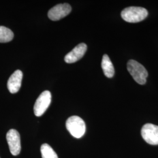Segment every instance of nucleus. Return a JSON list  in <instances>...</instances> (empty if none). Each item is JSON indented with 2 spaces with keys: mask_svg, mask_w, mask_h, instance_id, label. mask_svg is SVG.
<instances>
[{
  "mask_svg": "<svg viewBox=\"0 0 158 158\" xmlns=\"http://www.w3.org/2000/svg\"><path fill=\"white\" fill-rule=\"evenodd\" d=\"M72 11V7L68 4H60L53 6L48 12V17L52 21H58L67 16Z\"/></svg>",
  "mask_w": 158,
  "mask_h": 158,
  "instance_id": "0eeeda50",
  "label": "nucleus"
},
{
  "mask_svg": "<svg viewBox=\"0 0 158 158\" xmlns=\"http://www.w3.org/2000/svg\"><path fill=\"white\" fill-rule=\"evenodd\" d=\"M66 126L70 134L76 138H80L85 135V121L78 116L74 115L69 117L66 121Z\"/></svg>",
  "mask_w": 158,
  "mask_h": 158,
  "instance_id": "7ed1b4c3",
  "label": "nucleus"
},
{
  "mask_svg": "<svg viewBox=\"0 0 158 158\" xmlns=\"http://www.w3.org/2000/svg\"><path fill=\"white\" fill-rule=\"evenodd\" d=\"M102 67L105 76L108 78H111L114 75L115 70L110 57L107 55H104L102 57Z\"/></svg>",
  "mask_w": 158,
  "mask_h": 158,
  "instance_id": "9d476101",
  "label": "nucleus"
},
{
  "mask_svg": "<svg viewBox=\"0 0 158 158\" xmlns=\"http://www.w3.org/2000/svg\"><path fill=\"white\" fill-rule=\"evenodd\" d=\"M127 69L136 83L142 85L146 83L148 73L141 63L134 60H130L127 63Z\"/></svg>",
  "mask_w": 158,
  "mask_h": 158,
  "instance_id": "f03ea898",
  "label": "nucleus"
},
{
  "mask_svg": "<svg viewBox=\"0 0 158 158\" xmlns=\"http://www.w3.org/2000/svg\"><path fill=\"white\" fill-rule=\"evenodd\" d=\"M23 77V72L19 70H16L10 76L8 80L7 87L11 93H16L20 89Z\"/></svg>",
  "mask_w": 158,
  "mask_h": 158,
  "instance_id": "1a4fd4ad",
  "label": "nucleus"
},
{
  "mask_svg": "<svg viewBox=\"0 0 158 158\" xmlns=\"http://www.w3.org/2000/svg\"><path fill=\"white\" fill-rule=\"evenodd\" d=\"M40 151L42 158H59L56 153L47 143H44L41 146Z\"/></svg>",
  "mask_w": 158,
  "mask_h": 158,
  "instance_id": "f8f14e48",
  "label": "nucleus"
},
{
  "mask_svg": "<svg viewBox=\"0 0 158 158\" xmlns=\"http://www.w3.org/2000/svg\"><path fill=\"white\" fill-rule=\"evenodd\" d=\"M14 38V33L11 29L0 26V43H6Z\"/></svg>",
  "mask_w": 158,
  "mask_h": 158,
  "instance_id": "9b49d317",
  "label": "nucleus"
},
{
  "mask_svg": "<svg viewBox=\"0 0 158 158\" xmlns=\"http://www.w3.org/2000/svg\"><path fill=\"white\" fill-rule=\"evenodd\" d=\"M148 15L145 8L139 6H130L121 12V17L126 22L136 23L145 19Z\"/></svg>",
  "mask_w": 158,
  "mask_h": 158,
  "instance_id": "f257e3e1",
  "label": "nucleus"
},
{
  "mask_svg": "<svg viewBox=\"0 0 158 158\" xmlns=\"http://www.w3.org/2000/svg\"><path fill=\"white\" fill-rule=\"evenodd\" d=\"M87 48V45L84 43L80 44L65 56L64 61L68 63L76 62L85 55Z\"/></svg>",
  "mask_w": 158,
  "mask_h": 158,
  "instance_id": "6e6552de",
  "label": "nucleus"
},
{
  "mask_svg": "<svg viewBox=\"0 0 158 158\" xmlns=\"http://www.w3.org/2000/svg\"><path fill=\"white\" fill-rule=\"evenodd\" d=\"M6 138L12 155L17 156L20 153L21 149V138L19 132L17 130L11 129L7 132Z\"/></svg>",
  "mask_w": 158,
  "mask_h": 158,
  "instance_id": "423d86ee",
  "label": "nucleus"
},
{
  "mask_svg": "<svg viewBox=\"0 0 158 158\" xmlns=\"http://www.w3.org/2000/svg\"><path fill=\"white\" fill-rule=\"evenodd\" d=\"M141 135L148 143L158 145V126L152 124H146L142 128Z\"/></svg>",
  "mask_w": 158,
  "mask_h": 158,
  "instance_id": "39448f33",
  "label": "nucleus"
},
{
  "mask_svg": "<svg viewBox=\"0 0 158 158\" xmlns=\"http://www.w3.org/2000/svg\"><path fill=\"white\" fill-rule=\"evenodd\" d=\"M52 96L50 91H44L37 98L34 105V114L37 117L42 116L51 104Z\"/></svg>",
  "mask_w": 158,
  "mask_h": 158,
  "instance_id": "20e7f679",
  "label": "nucleus"
}]
</instances>
